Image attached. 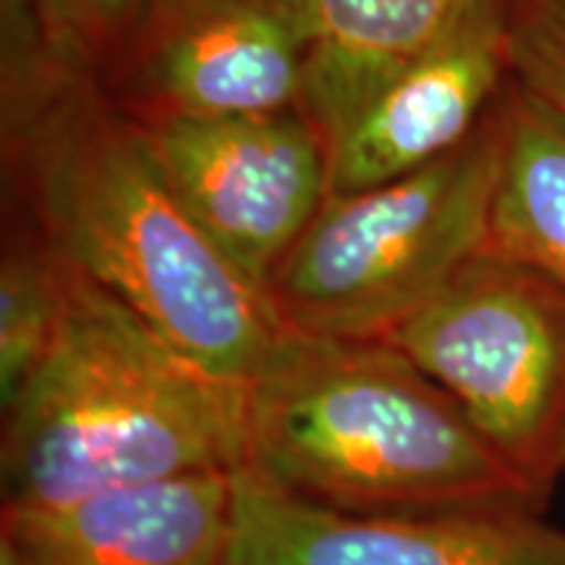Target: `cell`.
<instances>
[{
    "label": "cell",
    "mask_w": 565,
    "mask_h": 565,
    "mask_svg": "<svg viewBox=\"0 0 565 565\" xmlns=\"http://www.w3.org/2000/svg\"><path fill=\"white\" fill-rule=\"evenodd\" d=\"M233 471L3 508L0 565H228Z\"/></svg>",
    "instance_id": "30bf717a"
},
{
    "label": "cell",
    "mask_w": 565,
    "mask_h": 565,
    "mask_svg": "<svg viewBox=\"0 0 565 565\" xmlns=\"http://www.w3.org/2000/svg\"><path fill=\"white\" fill-rule=\"evenodd\" d=\"M469 0H315L301 108L333 141L364 103L440 34Z\"/></svg>",
    "instance_id": "8fae6325"
},
{
    "label": "cell",
    "mask_w": 565,
    "mask_h": 565,
    "mask_svg": "<svg viewBox=\"0 0 565 565\" xmlns=\"http://www.w3.org/2000/svg\"><path fill=\"white\" fill-rule=\"evenodd\" d=\"M503 154L500 95L477 131L429 166L330 192L265 288L280 328L391 335L487 246Z\"/></svg>",
    "instance_id": "277c9868"
},
{
    "label": "cell",
    "mask_w": 565,
    "mask_h": 565,
    "mask_svg": "<svg viewBox=\"0 0 565 565\" xmlns=\"http://www.w3.org/2000/svg\"><path fill=\"white\" fill-rule=\"evenodd\" d=\"M242 469L349 515L545 505L454 395L383 338L282 330L246 385Z\"/></svg>",
    "instance_id": "7a4b0ae2"
},
{
    "label": "cell",
    "mask_w": 565,
    "mask_h": 565,
    "mask_svg": "<svg viewBox=\"0 0 565 565\" xmlns=\"http://www.w3.org/2000/svg\"><path fill=\"white\" fill-rule=\"evenodd\" d=\"M71 265L26 221L0 259V406L9 408L45 362L66 317Z\"/></svg>",
    "instance_id": "4fadbf2b"
},
{
    "label": "cell",
    "mask_w": 565,
    "mask_h": 565,
    "mask_svg": "<svg viewBox=\"0 0 565 565\" xmlns=\"http://www.w3.org/2000/svg\"><path fill=\"white\" fill-rule=\"evenodd\" d=\"M175 200L210 244L265 294L330 194V152L296 108L150 124Z\"/></svg>",
    "instance_id": "52a82bcc"
},
{
    "label": "cell",
    "mask_w": 565,
    "mask_h": 565,
    "mask_svg": "<svg viewBox=\"0 0 565 565\" xmlns=\"http://www.w3.org/2000/svg\"><path fill=\"white\" fill-rule=\"evenodd\" d=\"M71 45L100 74L139 19L147 0H45Z\"/></svg>",
    "instance_id": "9a60e30c"
},
{
    "label": "cell",
    "mask_w": 565,
    "mask_h": 565,
    "mask_svg": "<svg viewBox=\"0 0 565 565\" xmlns=\"http://www.w3.org/2000/svg\"><path fill=\"white\" fill-rule=\"evenodd\" d=\"M71 270L58 338L3 412V508L242 469L246 385L202 370L121 299Z\"/></svg>",
    "instance_id": "3957f363"
},
{
    "label": "cell",
    "mask_w": 565,
    "mask_h": 565,
    "mask_svg": "<svg viewBox=\"0 0 565 565\" xmlns=\"http://www.w3.org/2000/svg\"><path fill=\"white\" fill-rule=\"evenodd\" d=\"M312 45L315 0H147L97 76L145 126L296 108Z\"/></svg>",
    "instance_id": "8992f818"
},
{
    "label": "cell",
    "mask_w": 565,
    "mask_h": 565,
    "mask_svg": "<svg viewBox=\"0 0 565 565\" xmlns=\"http://www.w3.org/2000/svg\"><path fill=\"white\" fill-rule=\"evenodd\" d=\"M508 66L565 124V0H508Z\"/></svg>",
    "instance_id": "5bb4252c"
},
{
    "label": "cell",
    "mask_w": 565,
    "mask_h": 565,
    "mask_svg": "<svg viewBox=\"0 0 565 565\" xmlns=\"http://www.w3.org/2000/svg\"><path fill=\"white\" fill-rule=\"evenodd\" d=\"M3 162L47 244L202 370L249 385L282 328L175 200L150 129L76 51L3 68Z\"/></svg>",
    "instance_id": "6da1fadb"
},
{
    "label": "cell",
    "mask_w": 565,
    "mask_h": 565,
    "mask_svg": "<svg viewBox=\"0 0 565 565\" xmlns=\"http://www.w3.org/2000/svg\"><path fill=\"white\" fill-rule=\"evenodd\" d=\"M228 565H565V532L532 511L335 513L236 469Z\"/></svg>",
    "instance_id": "ba28073f"
},
{
    "label": "cell",
    "mask_w": 565,
    "mask_h": 565,
    "mask_svg": "<svg viewBox=\"0 0 565 565\" xmlns=\"http://www.w3.org/2000/svg\"><path fill=\"white\" fill-rule=\"evenodd\" d=\"M508 82V0H469L330 141V192L377 186L456 150Z\"/></svg>",
    "instance_id": "9c48e42d"
},
{
    "label": "cell",
    "mask_w": 565,
    "mask_h": 565,
    "mask_svg": "<svg viewBox=\"0 0 565 565\" xmlns=\"http://www.w3.org/2000/svg\"><path fill=\"white\" fill-rule=\"evenodd\" d=\"M505 154L484 249L565 286V124L515 82L503 89Z\"/></svg>",
    "instance_id": "7c38bea8"
},
{
    "label": "cell",
    "mask_w": 565,
    "mask_h": 565,
    "mask_svg": "<svg viewBox=\"0 0 565 565\" xmlns=\"http://www.w3.org/2000/svg\"><path fill=\"white\" fill-rule=\"evenodd\" d=\"M383 341L440 383L542 500L565 477V286L482 249Z\"/></svg>",
    "instance_id": "5b68a950"
}]
</instances>
